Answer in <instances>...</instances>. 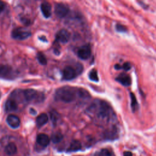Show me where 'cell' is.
I'll use <instances>...</instances> for the list:
<instances>
[{"mask_svg":"<svg viewBox=\"0 0 156 156\" xmlns=\"http://www.w3.org/2000/svg\"><path fill=\"white\" fill-rule=\"evenodd\" d=\"M78 96V88L65 86L58 88L55 93V98L63 102H71Z\"/></svg>","mask_w":156,"mask_h":156,"instance_id":"1","label":"cell"},{"mask_svg":"<svg viewBox=\"0 0 156 156\" xmlns=\"http://www.w3.org/2000/svg\"><path fill=\"white\" fill-rule=\"evenodd\" d=\"M96 107H98V108H96L97 115L99 118L105 120L110 119L112 113V110L107 102L99 101L98 105H96Z\"/></svg>","mask_w":156,"mask_h":156,"instance_id":"2","label":"cell"},{"mask_svg":"<svg viewBox=\"0 0 156 156\" xmlns=\"http://www.w3.org/2000/svg\"><path fill=\"white\" fill-rule=\"evenodd\" d=\"M31 35V32L24 27H20L14 29L12 32V36L16 40H24Z\"/></svg>","mask_w":156,"mask_h":156,"instance_id":"3","label":"cell"},{"mask_svg":"<svg viewBox=\"0 0 156 156\" xmlns=\"http://www.w3.org/2000/svg\"><path fill=\"white\" fill-rule=\"evenodd\" d=\"M23 96L27 101H38L40 102L43 97L41 93H38L33 89H27L23 91Z\"/></svg>","mask_w":156,"mask_h":156,"instance_id":"4","label":"cell"},{"mask_svg":"<svg viewBox=\"0 0 156 156\" xmlns=\"http://www.w3.org/2000/svg\"><path fill=\"white\" fill-rule=\"evenodd\" d=\"M0 77L5 79H12L15 77V71L9 65H0Z\"/></svg>","mask_w":156,"mask_h":156,"instance_id":"5","label":"cell"},{"mask_svg":"<svg viewBox=\"0 0 156 156\" xmlns=\"http://www.w3.org/2000/svg\"><path fill=\"white\" fill-rule=\"evenodd\" d=\"M77 56L82 60L88 59L91 54V47L89 44H85L82 46L77 52Z\"/></svg>","mask_w":156,"mask_h":156,"instance_id":"6","label":"cell"},{"mask_svg":"<svg viewBox=\"0 0 156 156\" xmlns=\"http://www.w3.org/2000/svg\"><path fill=\"white\" fill-rule=\"evenodd\" d=\"M54 12L57 17L62 18L67 15L69 12V7L65 4L58 3L55 6Z\"/></svg>","mask_w":156,"mask_h":156,"instance_id":"7","label":"cell"},{"mask_svg":"<svg viewBox=\"0 0 156 156\" xmlns=\"http://www.w3.org/2000/svg\"><path fill=\"white\" fill-rule=\"evenodd\" d=\"M63 78L66 80H70L74 79L77 76V71L74 68L70 66H66L62 72Z\"/></svg>","mask_w":156,"mask_h":156,"instance_id":"8","label":"cell"},{"mask_svg":"<svg viewBox=\"0 0 156 156\" xmlns=\"http://www.w3.org/2000/svg\"><path fill=\"white\" fill-rule=\"evenodd\" d=\"M56 40L62 43H67L70 38V34L66 29L60 30L56 34Z\"/></svg>","mask_w":156,"mask_h":156,"instance_id":"9","label":"cell"},{"mask_svg":"<svg viewBox=\"0 0 156 156\" xmlns=\"http://www.w3.org/2000/svg\"><path fill=\"white\" fill-rule=\"evenodd\" d=\"M7 122L12 128H17L20 125V118L15 115H9L7 118Z\"/></svg>","mask_w":156,"mask_h":156,"instance_id":"10","label":"cell"},{"mask_svg":"<svg viewBox=\"0 0 156 156\" xmlns=\"http://www.w3.org/2000/svg\"><path fill=\"white\" fill-rule=\"evenodd\" d=\"M116 80L125 87H128L131 84V78L128 74L126 73H122L119 74L116 78Z\"/></svg>","mask_w":156,"mask_h":156,"instance_id":"11","label":"cell"},{"mask_svg":"<svg viewBox=\"0 0 156 156\" xmlns=\"http://www.w3.org/2000/svg\"><path fill=\"white\" fill-rule=\"evenodd\" d=\"M41 10L43 16L48 18L51 15V5L48 2H43L41 4Z\"/></svg>","mask_w":156,"mask_h":156,"instance_id":"12","label":"cell"},{"mask_svg":"<svg viewBox=\"0 0 156 156\" xmlns=\"http://www.w3.org/2000/svg\"><path fill=\"white\" fill-rule=\"evenodd\" d=\"M37 142L40 145L45 147L49 144L50 139L47 135L44 133H40L38 135L37 137Z\"/></svg>","mask_w":156,"mask_h":156,"instance_id":"13","label":"cell"},{"mask_svg":"<svg viewBox=\"0 0 156 156\" xmlns=\"http://www.w3.org/2000/svg\"><path fill=\"white\" fill-rule=\"evenodd\" d=\"M48 121V116L46 113H41L40 114L36 119L37 126L38 127H40L47 123Z\"/></svg>","mask_w":156,"mask_h":156,"instance_id":"14","label":"cell"},{"mask_svg":"<svg viewBox=\"0 0 156 156\" xmlns=\"http://www.w3.org/2000/svg\"><path fill=\"white\" fill-rule=\"evenodd\" d=\"M18 107L16 102L11 99H8L5 104V109L7 112H12L16 110Z\"/></svg>","mask_w":156,"mask_h":156,"instance_id":"15","label":"cell"},{"mask_svg":"<svg viewBox=\"0 0 156 156\" xmlns=\"http://www.w3.org/2000/svg\"><path fill=\"white\" fill-rule=\"evenodd\" d=\"M5 153L9 155H12L16 153L17 152V147L15 143H9L5 148Z\"/></svg>","mask_w":156,"mask_h":156,"instance_id":"16","label":"cell"},{"mask_svg":"<svg viewBox=\"0 0 156 156\" xmlns=\"http://www.w3.org/2000/svg\"><path fill=\"white\" fill-rule=\"evenodd\" d=\"M81 149V143L77 140L73 141L67 149V152H76Z\"/></svg>","mask_w":156,"mask_h":156,"instance_id":"17","label":"cell"},{"mask_svg":"<svg viewBox=\"0 0 156 156\" xmlns=\"http://www.w3.org/2000/svg\"><path fill=\"white\" fill-rule=\"evenodd\" d=\"M130 99H131V108H132V111L134 112L138 109V102H137L136 97L133 93H131L130 94Z\"/></svg>","mask_w":156,"mask_h":156,"instance_id":"18","label":"cell"},{"mask_svg":"<svg viewBox=\"0 0 156 156\" xmlns=\"http://www.w3.org/2000/svg\"><path fill=\"white\" fill-rule=\"evenodd\" d=\"M63 139L62 134L59 132H56L54 133L51 136V140L54 143H57L61 141Z\"/></svg>","mask_w":156,"mask_h":156,"instance_id":"19","label":"cell"},{"mask_svg":"<svg viewBox=\"0 0 156 156\" xmlns=\"http://www.w3.org/2000/svg\"><path fill=\"white\" fill-rule=\"evenodd\" d=\"M89 79L94 82H98L99 78L96 69H93L89 73Z\"/></svg>","mask_w":156,"mask_h":156,"instance_id":"20","label":"cell"},{"mask_svg":"<svg viewBox=\"0 0 156 156\" xmlns=\"http://www.w3.org/2000/svg\"><path fill=\"white\" fill-rule=\"evenodd\" d=\"M50 116H51V119L52 122L53 124H55L58 119V115L57 112L55 110H52L50 112Z\"/></svg>","mask_w":156,"mask_h":156,"instance_id":"21","label":"cell"},{"mask_svg":"<svg viewBox=\"0 0 156 156\" xmlns=\"http://www.w3.org/2000/svg\"><path fill=\"white\" fill-rule=\"evenodd\" d=\"M37 59L39 63L41 65H46L47 63V60L45 56L41 52H38L37 54Z\"/></svg>","mask_w":156,"mask_h":156,"instance_id":"22","label":"cell"},{"mask_svg":"<svg viewBox=\"0 0 156 156\" xmlns=\"http://www.w3.org/2000/svg\"><path fill=\"white\" fill-rule=\"evenodd\" d=\"M99 156H111L110 152L107 149H102L99 153Z\"/></svg>","mask_w":156,"mask_h":156,"instance_id":"23","label":"cell"},{"mask_svg":"<svg viewBox=\"0 0 156 156\" xmlns=\"http://www.w3.org/2000/svg\"><path fill=\"white\" fill-rule=\"evenodd\" d=\"M116 30L118 32H124L127 31V28L122 24H118L116 26Z\"/></svg>","mask_w":156,"mask_h":156,"instance_id":"24","label":"cell"},{"mask_svg":"<svg viewBox=\"0 0 156 156\" xmlns=\"http://www.w3.org/2000/svg\"><path fill=\"white\" fill-rule=\"evenodd\" d=\"M131 68V65L129 62H125L122 66L121 69H123L124 71H128Z\"/></svg>","mask_w":156,"mask_h":156,"instance_id":"25","label":"cell"},{"mask_svg":"<svg viewBox=\"0 0 156 156\" xmlns=\"http://www.w3.org/2000/svg\"><path fill=\"white\" fill-rule=\"evenodd\" d=\"M4 8H5V4L3 2L0 1V12H1Z\"/></svg>","mask_w":156,"mask_h":156,"instance_id":"26","label":"cell"},{"mask_svg":"<svg viewBox=\"0 0 156 156\" xmlns=\"http://www.w3.org/2000/svg\"><path fill=\"white\" fill-rule=\"evenodd\" d=\"M123 156H132V154L129 151H126L124 152Z\"/></svg>","mask_w":156,"mask_h":156,"instance_id":"27","label":"cell"},{"mask_svg":"<svg viewBox=\"0 0 156 156\" xmlns=\"http://www.w3.org/2000/svg\"><path fill=\"white\" fill-rule=\"evenodd\" d=\"M115 68L116 69H121V66L118 64H116L115 65Z\"/></svg>","mask_w":156,"mask_h":156,"instance_id":"28","label":"cell"}]
</instances>
